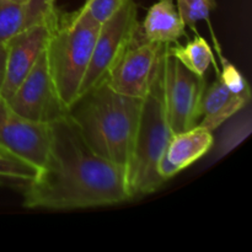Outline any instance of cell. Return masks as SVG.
Returning a JSON list of instances; mask_svg holds the SVG:
<instances>
[{
    "label": "cell",
    "instance_id": "obj_18",
    "mask_svg": "<svg viewBox=\"0 0 252 252\" xmlns=\"http://www.w3.org/2000/svg\"><path fill=\"white\" fill-rule=\"evenodd\" d=\"M251 116L246 113V116L240 117L235 122L225 128L218 143L219 157L229 154L233 149H235L239 144L244 142L251 133Z\"/></svg>",
    "mask_w": 252,
    "mask_h": 252
},
{
    "label": "cell",
    "instance_id": "obj_19",
    "mask_svg": "<svg viewBox=\"0 0 252 252\" xmlns=\"http://www.w3.org/2000/svg\"><path fill=\"white\" fill-rule=\"evenodd\" d=\"M214 43H216L219 59L221 62V70L219 71V69L216 68L217 73H218V78L220 79L221 83L234 94H251L250 85H249L245 76L240 73V70L233 63H230L228 59L224 58L220 48H219V43L216 39H214Z\"/></svg>",
    "mask_w": 252,
    "mask_h": 252
},
{
    "label": "cell",
    "instance_id": "obj_17",
    "mask_svg": "<svg viewBox=\"0 0 252 252\" xmlns=\"http://www.w3.org/2000/svg\"><path fill=\"white\" fill-rule=\"evenodd\" d=\"M176 6L186 27L197 32L199 21L209 22L212 11L217 9L216 0H176Z\"/></svg>",
    "mask_w": 252,
    "mask_h": 252
},
{
    "label": "cell",
    "instance_id": "obj_6",
    "mask_svg": "<svg viewBox=\"0 0 252 252\" xmlns=\"http://www.w3.org/2000/svg\"><path fill=\"white\" fill-rule=\"evenodd\" d=\"M206 79L185 68L170 52L164 58V97L172 133L196 127L202 117Z\"/></svg>",
    "mask_w": 252,
    "mask_h": 252
},
{
    "label": "cell",
    "instance_id": "obj_20",
    "mask_svg": "<svg viewBox=\"0 0 252 252\" xmlns=\"http://www.w3.org/2000/svg\"><path fill=\"white\" fill-rule=\"evenodd\" d=\"M128 1L129 0H89L84 2L81 7L94 20L102 24Z\"/></svg>",
    "mask_w": 252,
    "mask_h": 252
},
{
    "label": "cell",
    "instance_id": "obj_9",
    "mask_svg": "<svg viewBox=\"0 0 252 252\" xmlns=\"http://www.w3.org/2000/svg\"><path fill=\"white\" fill-rule=\"evenodd\" d=\"M51 144V126L15 112L0 95V154L41 170Z\"/></svg>",
    "mask_w": 252,
    "mask_h": 252
},
{
    "label": "cell",
    "instance_id": "obj_3",
    "mask_svg": "<svg viewBox=\"0 0 252 252\" xmlns=\"http://www.w3.org/2000/svg\"><path fill=\"white\" fill-rule=\"evenodd\" d=\"M100 26L83 7L58 9L54 15L46 54L57 93L68 108L80 93Z\"/></svg>",
    "mask_w": 252,
    "mask_h": 252
},
{
    "label": "cell",
    "instance_id": "obj_16",
    "mask_svg": "<svg viewBox=\"0 0 252 252\" xmlns=\"http://www.w3.org/2000/svg\"><path fill=\"white\" fill-rule=\"evenodd\" d=\"M38 170L29 164L0 154V186L24 189Z\"/></svg>",
    "mask_w": 252,
    "mask_h": 252
},
{
    "label": "cell",
    "instance_id": "obj_22",
    "mask_svg": "<svg viewBox=\"0 0 252 252\" xmlns=\"http://www.w3.org/2000/svg\"><path fill=\"white\" fill-rule=\"evenodd\" d=\"M85 1H89V0H85Z\"/></svg>",
    "mask_w": 252,
    "mask_h": 252
},
{
    "label": "cell",
    "instance_id": "obj_21",
    "mask_svg": "<svg viewBox=\"0 0 252 252\" xmlns=\"http://www.w3.org/2000/svg\"><path fill=\"white\" fill-rule=\"evenodd\" d=\"M6 43L0 44V91H1L2 84L5 79V69H6Z\"/></svg>",
    "mask_w": 252,
    "mask_h": 252
},
{
    "label": "cell",
    "instance_id": "obj_8",
    "mask_svg": "<svg viewBox=\"0 0 252 252\" xmlns=\"http://www.w3.org/2000/svg\"><path fill=\"white\" fill-rule=\"evenodd\" d=\"M6 101L15 112L37 123L51 126L68 116L51 76L46 51Z\"/></svg>",
    "mask_w": 252,
    "mask_h": 252
},
{
    "label": "cell",
    "instance_id": "obj_13",
    "mask_svg": "<svg viewBox=\"0 0 252 252\" xmlns=\"http://www.w3.org/2000/svg\"><path fill=\"white\" fill-rule=\"evenodd\" d=\"M140 30L148 41L166 46L177 43L186 36V25L174 0H158L153 4L140 24Z\"/></svg>",
    "mask_w": 252,
    "mask_h": 252
},
{
    "label": "cell",
    "instance_id": "obj_5",
    "mask_svg": "<svg viewBox=\"0 0 252 252\" xmlns=\"http://www.w3.org/2000/svg\"><path fill=\"white\" fill-rule=\"evenodd\" d=\"M166 47L148 41L139 24L134 37L115 62L105 81L122 95L143 98L161 68Z\"/></svg>",
    "mask_w": 252,
    "mask_h": 252
},
{
    "label": "cell",
    "instance_id": "obj_12",
    "mask_svg": "<svg viewBox=\"0 0 252 252\" xmlns=\"http://www.w3.org/2000/svg\"><path fill=\"white\" fill-rule=\"evenodd\" d=\"M251 101V94H234L217 76L207 86L202 102V117L198 126L213 132L238 115Z\"/></svg>",
    "mask_w": 252,
    "mask_h": 252
},
{
    "label": "cell",
    "instance_id": "obj_1",
    "mask_svg": "<svg viewBox=\"0 0 252 252\" xmlns=\"http://www.w3.org/2000/svg\"><path fill=\"white\" fill-rule=\"evenodd\" d=\"M22 192L27 209L74 211L130 201L125 169L94 152L68 116L51 125L46 164Z\"/></svg>",
    "mask_w": 252,
    "mask_h": 252
},
{
    "label": "cell",
    "instance_id": "obj_10",
    "mask_svg": "<svg viewBox=\"0 0 252 252\" xmlns=\"http://www.w3.org/2000/svg\"><path fill=\"white\" fill-rule=\"evenodd\" d=\"M57 10L46 21L16 34L6 42V69L4 84L0 91V95L5 100H7L19 88L41 54L46 51L51 36L52 22Z\"/></svg>",
    "mask_w": 252,
    "mask_h": 252
},
{
    "label": "cell",
    "instance_id": "obj_15",
    "mask_svg": "<svg viewBox=\"0 0 252 252\" xmlns=\"http://www.w3.org/2000/svg\"><path fill=\"white\" fill-rule=\"evenodd\" d=\"M167 51L175 57L185 68L198 76L206 75L212 61L213 52L208 42L197 34L193 39H189L186 44L175 43L167 46Z\"/></svg>",
    "mask_w": 252,
    "mask_h": 252
},
{
    "label": "cell",
    "instance_id": "obj_7",
    "mask_svg": "<svg viewBox=\"0 0 252 252\" xmlns=\"http://www.w3.org/2000/svg\"><path fill=\"white\" fill-rule=\"evenodd\" d=\"M138 26V6L134 0L126 2L101 24L79 95L106 80L110 69L134 37Z\"/></svg>",
    "mask_w": 252,
    "mask_h": 252
},
{
    "label": "cell",
    "instance_id": "obj_4",
    "mask_svg": "<svg viewBox=\"0 0 252 252\" xmlns=\"http://www.w3.org/2000/svg\"><path fill=\"white\" fill-rule=\"evenodd\" d=\"M172 134L165 107L162 62L149 91L143 97L137 132L126 167L130 201L154 193L165 184L158 172V164Z\"/></svg>",
    "mask_w": 252,
    "mask_h": 252
},
{
    "label": "cell",
    "instance_id": "obj_14",
    "mask_svg": "<svg viewBox=\"0 0 252 252\" xmlns=\"http://www.w3.org/2000/svg\"><path fill=\"white\" fill-rule=\"evenodd\" d=\"M212 133L198 125L185 132L175 133L167 144L165 157L179 171H182L213 148Z\"/></svg>",
    "mask_w": 252,
    "mask_h": 252
},
{
    "label": "cell",
    "instance_id": "obj_2",
    "mask_svg": "<svg viewBox=\"0 0 252 252\" xmlns=\"http://www.w3.org/2000/svg\"><path fill=\"white\" fill-rule=\"evenodd\" d=\"M142 101L117 93L103 81L76 97L68 117L94 152L126 171Z\"/></svg>",
    "mask_w": 252,
    "mask_h": 252
},
{
    "label": "cell",
    "instance_id": "obj_11",
    "mask_svg": "<svg viewBox=\"0 0 252 252\" xmlns=\"http://www.w3.org/2000/svg\"><path fill=\"white\" fill-rule=\"evenodd\" d=\"M57 9L56 0H0V44L46 21Z\"/></svg>",
    "mask_w": 252,
    "mask_h": 252
}]
</instances>
